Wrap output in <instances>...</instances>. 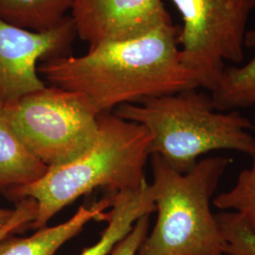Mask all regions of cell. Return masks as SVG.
Segmentation results:
<instances>
[{"instance_id":"obj_1","label":"cell","mask_w":255,"mask_h":255,"mask_svg":"<svg viewBox=\"0 0 255 255\" xmlns=\"http://www.w3.org/2000/svg\"><path fill=\"white\" fill-rule=\"evenodd\" d=\"M179 29L165 24L145 35L108 42L82 56L66 55L38 65L50 85L82 95L96 115L124 104L199 88L182 64Z\"/></svg>"},{"instance_id":"obj_2","label":"cell","mask_w":255,"mask_h":255,"mask_svg":"<svg viewBox=\"0 0 255 255\" xmlns=\"http://www.w3.org/2000/svg\"><path fill=\"white\" fill-rule=\"evenodd\" d=\"M98 121V137L89 149L8 195L15 201L31 198L37 201L36 219L30 228H45L61 210L96 188L119 193L135 189L146 182L145 166L151 142L146 128L110 113L99 115Z\"/></svg>"},{"instance_id":"obj_3","label":"cell","mask_w":255,"mask_h":255,"mask_svg":"<svg viewBox=\"0 0 255 255\" xmlns=\"http://www.w3.org/2000/svg\"><path fill=\"white\" fill-rule=\"evenodd\" d=\"M198 89V88H197ZM197 89L165 95L115 109V115L146 128L149 155H159L180 173L215 150L255 156V126L238 111L215 109L211 96Z\"/></svg>"},{"instance_id":"obj_4","label":"cell","mask_w":255,"mask_h":255,"mask_svg":"<svg viewBox=\"0 0 255 255\" xmlns=\"http://www.w3.org/2000/svg\"><path fill=\"white\" fill-rule=\"evenodd\" d=\"M150 156L157 220L137 255H225L211 201L231 160L203 158L180 173L159 155Z\"/></svg>"},{"instance_id":"obj_5","label":"cell","mask_w":255,"mask_h":255,"mask_svg":"<svg viewBox=\"0 0 255 255\" xmlns=\"http://www.w3.org/2000/svg\"><path fill=\"white\" fill-rule=\"evenodd\" d=\"M4 105L14 132L49 168L74 161L98 137V115L78 93L50 85Z\"/></svg>"},{"instance_id":"obj_6","label":"cell","mask_w":255,"mask_h":255,"mask_svg":"<svg viewBox=\"0 0 255 255\" xmlns=\"http://www.w3.org/2000/svg\"><path fill=\"white\" fill-rule=\"evenodd\" d=\"M182 18L178 44L182 64L210 92L219 83L225 61L244 60L247 23L255 0H171Z\"/></svg>"},{"instance_id":"obj_7","label":"cell","mask_w":255,"mask_h":255,"mask_svg":"<svg viewBox=\"0 0 255 255\" xmlns=\"http://www.w3.org/2000/svg\"><path fill=\"white\" fill-rule=\"evenodd\" d=\"M76 36L71 16L43 32L15 27L0 18V100L9 103L44 89L46 85L38 72V62L68 55Z\"/></svg>"},{"instance_id":"obj_8","label":"cell","mask_w":255,"mask_h":255,"mask_svg":"<svg viewBox=\"0 0 255 255\" xmlns=\"http://www.w3.org/2000/svg\"><path fill=\"white\" fill-rule=\"evenodd\" d=\"M77 35L93 48L172 23L163 0H72Z\"/></svg>"},{"instance_id":"obj_9","label":"cell","mask_w":255,"mask_h":255,"mask_svg":"<svg viewBox=\"0 0 255 255\" xmlns=\"http://www.w3.org/2000/svg\"><path fill=\"white\" fill-rule=\"evenodd\" d=\"M112 206V197L82 206L71 219L53 227L37 230L27 237L10 235L0 241V255H54L67 241L82 232L92 220H106L107 210Z\"/></svg>"},{"instance_id":"obj_10","label":"cell","mask_w":255,"mask_h":255,"mask_svg":"<svg viewBox=\"0 0 255 255\" xmlns=\"http://www.w3.org/2000/svg\"><path fill=\"white\" fill-rule=\"evenodd\" d=\"M155 210L153 191L146 181L135 189L115 193L106 219L107 227L99 241L84 249L80 255H111L114 248L132 230L137 221L144 216L151 215Z\"/></svg>"},{"instance_id":"obj_11","label":"cell","mask_w":255,"mask_h":255,"mask_svg":"<svg viewBox=\"0 0 255 255\" xmlns=\"http://www.w3.org/2000/svg\"><path fill=\"white\" fill-rule=\"evenodd\" d=\"M49 167L32 154L14 132L0 100V191L7 196L43 178Z\"/></svg>"},{"instance_id":"obj_12","label":"cell","mask_w":255,"mask_h":255,"mask_svg":"<svg viewBox=\"0 0 255 255\" xmlns=\"http://www.w3.org/2000/svg\"><path fill=\"white\" fill-rule=\"evenodd\" d=\"M244 45L255 46V28L247 30ZM215 109L231 112L255 105V57L242 66L225 67L217 87L211 92Z\"/></svg>"},{"instance_id":"obj_13","label":"cell","mask_w":255,"mask_h":255,"mask_svg":"<svg viewBox=\"0 0 255 255\" xmlns=\"http://www.w3.org/2000/svg\"><path fill=\"white\" fill-rule=\"evenodd\" d=\"M72 0H0V18L15 27L37 32L61 24Z\"/></svg>"},{"instance_id":"obj_14","label":"cell","mask_w":255,"mask_h":255,"mask_svg":"<svg viewBox=\"0 0 255 255\" xmlns=\"http://www.w3.org/2000/svg\"><path fill=\"white\" fill-rule=\"evenodd\" d=\"M253 159L252 166L239 173L233 188L220 193L213 204L221 211L239 214L255 235V156Z\"/></svg>"},{"instance_id":"obj_15","label":"cell","mask_w":255,"mask_h":255,"mask_svg":"<svg viewBox=\"0 0 255 255\" xmlns=\"http://www.w3.org/2000/svg\"><path fill=\"white\" fill-rule=\"evenodd\" d=\"M224 239L225 255H255V235L245 219L234 212L217 215Z\"/></svg>"},{"instance_id":"obj_16","label":"cell","mask_w":255,"mask_h":255,"mask_svg":"<svg viewBox=\"0 0 255 255\" xmlns=\"http://www.w3.org/2000/svg\"><path fill=\"white\" fill-rule=\"evenodd\" d=\"M38 204L34 199L25 198L16 201L14 213L9 222L0 229V241L10 235H16L30 227L36 219Z\"/></svg>"},{"instance_id":"obj_17","label":"cell","mask_w":255,"mask_h":255,"mask_svg":"<svg viewBox=\"0 0 255 255\" xmlns=\"http://www.w3.org/2000/svg\"><path fill=\"white\" fill-rule=\"evenodd\" d=\"M149 217L150 215H146L139 219L132 230L114 248L111 255H137L148 235Z\"/></svg>"},{"instance_id":"obj_18","label":"cell","mask_w":255,"mask_h":255,"mask_svg":"<svg viewBox=\"0 0 255 255\" xmlns=\"http://www.w3.org/2000/svg\"><path fill=\"white\" fill-rule=\"evenodd\" d=\"M14 208L12 209H6V208H0V229L5 226L11 217L13 216Z\"/></svg>"}]
</instances>
